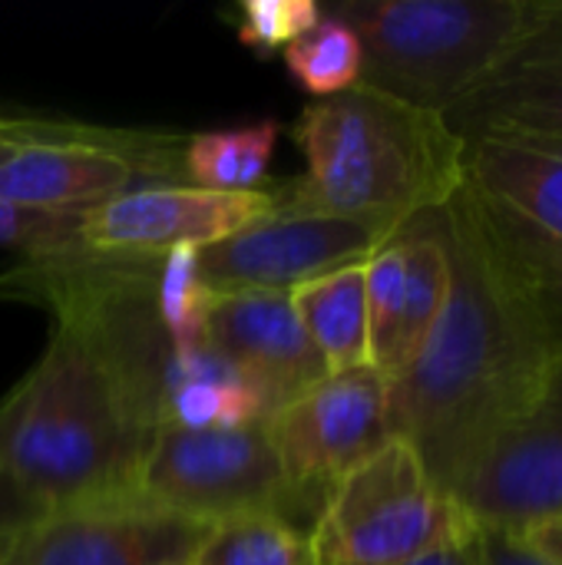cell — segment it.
Instances as JSON below:
<instances>
[{
  "label": "cell",
  "mask_w": 562,
  "mask_h": 565,
  "mask_svg": "<svg viewBox=\"0 0 562 565\" xmlns=\"http://www.w3.org/2000/svg\"><path fill=\"white\" fill-rule=\"evenodd\" d=\"M182 152L169 136L86 126L63 142L17 146L0 162V199L40 212H93L139 185L185 182Z\"/></svg>",
  "instance_id": "7"
},
{
  "label": "cell",
  "mask_w": 562,
  "mask_h": 565,
  "mask_svg": "<svg viewBox=\"0 0 562 565\" xmlns=\"http://www.w3.org/2000/svg\"><path fill=\"white\" fill-rule=\"evenodd\" d=\"M520 536L527 540V546L547 559L550 565H562V520H550V523H537L530 530H520Z\"/></svg>",
  "instance_id": "27"
},
{
  "label": "cell",
  "mask_w": 562,
  "mask_h": 565,
  "mask_svg": "<svg viewBox=\"0 0 562 565\" xmlns=\"http://www.w3.org/2000/svg\"><path fill=\"white\" fill-rule=\"evenodd\" d=\"M431 218L447 248L450 288L427 344L388 384V427L454 493L533 407L562 348L540 308L537 278L464 189Z\"/></svg>",
  "instance_id": "1"
},
{
  "label": "cell",
  "mask_w": 562,
  "mask_h": 565,
  "mask_svg": "<svg viewBox=\"0 0 562 565\" xmlns=\"http://www.w3.org/2000/svg\"><path fill=\"white\" fill-rule=\"evenodd\" d=\"M278 142L275 122H252L238 129H212L185 139V182L212 192L262 189L268 159Z\"/></svg>",
  "instance_id": "18"
},
{
  "label": "cell",
  "mask_w": 562,
  "mask_h": 565,
  "mask_svg": "<svg viewBox=\"0 0 562 565\" xmlns=\"http://www.w3.org/2000/svg\"><path fill=\"white\" fill-rule=\"evenodd\" d=\"M46 513L0 470V559L10 553V546L43 520Z\"/></svg>",
  "instance_id": "24"
},
{
  "label": "cell",
  "mask_w": 562,
  "mask_h": 565,
  "mask_svg": "<svg viewBox=\"0 0 562 565\" xmlns=\"http://www.w3.org/2000/svg\"><path fill=\"white\" fill-rule=\"evenodd\" d=\"M288 298L301 328L318 348L328 374L371 367L364 265H351L318 281H308L295 288Z\"/></svg>",
  "instance_id": "16"
},
{
  "label": "cell",
  "mask_w": 562,
  "mask_h": 565,
  "mask_svg": "<svg viewBox=\"0 0 562 565\" xmlns=\"http://www.w3.org/2000/svg\"><path fill=\"white\" fill-rule=\"evenodd\" d=\"M265 420L255 391L225 367L205 348L179 351L166 387V424L162 427H245Z\"/></svg>",
  "instance_id": "17"
},
{
  "label": "cell",
  "mask_w": 562,
  "mask_h": 565,
  "mask_svg": "<svg viewBox=\"0 0 562 565\" xmlns=\"http://www.w3.org/2000/svg\"><path fill=\"white\" fill-rule=\"evenodd\" d=\"M202 344L255 391L265 417L328 377V367L301 328L288 295H212Z\"/></svg>",
  "instance_id": "14"
},
{
  "label": "cell",
  "mask_w": 562,
  "mask_h": 565,
  "mask_svg": "<svg viewBox=\"0 0 562 565\" xmlns=\"http://www.w3.org/2000/svg\"><path fill=\"white\" fill-rule=\"evenodd\" d=\"M209 305H212V291L199 278V252L195 248L166 252L159 258V275H156V311L176 351L205 348L202 324Z\"/></svg>",
  "instance_id": "21"
},
{
  "label": "cell",
  "mask_w": 562,
  "mask_h": 565,
  "mask_svg": "<svg viewBox=\"0 0 562 565\" xmlns=\"http://www.w3.org/2000/svg\"><path fill=\"white\" fill-rule=\"evenodd\" d=\"M136 500L199 523H222L245 513H275L301 526L318 503L301 497L275 454L265 420L245 427H159L136 477Z\"/></svg>",
  "instance_id": "6"
},
{
  "label": "cell",
  "mask_w": 562,
  "mask_h": 565,
  "mask_svg": "<svg viewBox=\"0 0 562 565\" xmlns=\"http://www.w3.org/2000/svg\"><path fill=\"white\" fill-rule=\"evenodd\" d=\"M86 129V122L66 119H36V116H7L0 113V136H17L26 142H63Z\"/></svg>",
  "instance_id": "26"
},
{
  "label": "cell",
  "mask_w": 562,
  "mask_h": 565,
  "mask_svg": "<svg viewBox=\"0 0 562 565\" xmlns=\"http://www.w3.org/2000/svg\"><path fill=\"white\" fill-rule=\"evenodd\" d=\"M477 533L470 513L401 437L335 480L308 530L321 565H407Z\"/></svg>",
  "instance_id": "5"
},
{
  "label": "cell",
  "mask_w": 562,
  "mask_h": 565,
  "mask_svg": "<svg viewBox=\"0 0 562 565\" xmlns=\"http://www.w3.org/2000/svg\"><path fill=\"white\" fill-rule=\"evenodd\" d=\"M291 139L305 175L272 189L278 212L371 218L404 232L464 189L467 142L447 116L368 83L305 106Z\"/></svg>",
  "instance_id": "3"
},
{
  "label": "cell",
  "mask_w": 562,
  "mask_h": 565,
  "mask_svg": "<svg viewBox=\"0 0 562 565\" xmlns=\"http://www.w3.org/2000/svg\"><path fill=\"white\" fill-rule=\"evenodd\" d=\"M537 295H540V308L547 315V324H550L556 344L562 348V271L537 278Z\"/></svg>",
  "instance_id": "28"
},
{
  "label": "cell",
  "mask_w": 562,
  "mask_h": 565,
  "mask_svg": "<svg viewBox=\"0 0 562 565\" xmlns=\"http://www.w3.org/2000/svg\"><path fill=\"white\" fill-rule=\"evenodd\" d=\"M397 235L401 228L371 218L275 209L248 228L202 248L199 278L212 295H291L308 281L364 265Z\"/></svg>",
  "instance_id": "8"
},
{
  "label": "cell",
  "mask_w": 562,
  "mask_h": 565,
  "mask_svg": "<svg viewBox=\"0 0 562 565\" xmlns=\"http://www.w3.org/2000/svg\"><path fill=\"white\" fill-rule=\"evenodd\" d=\"M321 10L361 40V83L447 116L527 36L540 0H338Z\"/></svg>",
  "instance_id": "4"
},
{
  "label": "cell",
  "mask_w": 562,
  "mask_h": 565,
  "mask_svg": "<svg viewBox=\"0 0 562 565\" xmlns=\"http://www.w3.org/2000/svg\"><path fill=\"white\" fill-rule=\"evenodd\" d=\"M209 530L139 500L46 513L0 565H192Z\"/></svg>",
  "instance_id": "13"
},
{
  "label": "cell",
  "mask_w": 562,
  "mask_h": 565,
  "mask_svg": "<svg viewBox=\"0 0 562 565\" xmlns=\"http://www.w3.org/2000/svg\"><path fill=\"white\" fill-rule=\"evenodd\" d=\"M480 530H530L562 520V358L523 420L450 493Z\"/></svg>",
  "instance_id": "11"
},
{
  "label": "cell",
  "mask_w": 562,
  "mask_h": 565,
  "mask_svg": "<svg viewBox=\"0 0 562 565\" xmlns=\"http://www.w3.org/2000/svg\"><path fill=\"white\" fill-rule=\"evenodd\" d=\"M288 483L321 507L325 490L391 440L388 381L374 367L328 374L265 417Z\"/></svg>",
  "instance_id": "10"
},
{
  "label": "cell",
  "mask_w": 562,
  "mask_h": 565,
  "mask_svg": "<svg viewBox=\"0 0 562 565\" xmlns=\"http://www.w3.org/2000/svg\"><path fill=\"white\" fill-rule=\"evenodd\" d=\"M192 565H321L308 530L275 513H245L209 530Z\"/></svg>",
  "instance_id": "19"
},
{
  "label": "cell",
  "mask_w": 562,
  "mask_h": 565,
  "mask_svg": "<svg viewBox=\"0 0 562 565\" xmlns=\"http://www.w3.org/2000/svg\"><path fill=\"white\" fill-rule=\"evenodd\" d=\"M17 146H30V142H26V139H17V136H0V162H3Z\"/></svg>",
  "instance_id": "30"
},
{
  "label": "cell",
  "mask_w": 562,
  "mask_h": 565,
  "mask_svg": "<svg viewBox=\"0 0 562 565\" xmlns=\"http://www.w3.org/2000/svg\"><path fill=\"white\" fill-rule=\"evenodd\" d=\"M321 17L325 10L311 0H245L235 7V30L248 50L272 56L318 26Z\"/></svg>",
  "instance_id": "22"
},
{
  "label": "cell",
  "mask_w": 562,
  "mask_h": 565,
  "mask_svg": "<svg viewBox=\"0 0 562 565\" xmlns=\"http://www.w3.org/2000/svg\"><path fill=\"white\" fill-rule=\"evenodd\" d=\"M460 139L520 136L562 146V0L540 13L500 70L447 113Z\"/></svg>",
  "instance_id": "15"
},
{
  "label": "cell",
  "mask_w": 562,
  "mask_h": 565,
  "mask_svg": "<svg viewBox=\"0 0 562 565\" xmlns=\"http://www.w3.org/2000/svg\"><path fill=\"white\" fill-rule=\"evenodd\" d=\"M83 215L86 212H40L0 199V252H20L23 258H36L79 248Z\"/></svg>",
  "instance_id": "23"
},
{
  "label": "cell",
  "mask_w": 562,
  "mask_h": 565,
  "mask_svg": "<svg viewBox=\"0 0 562 565\" xmlns=\"http://www.w3.org/2000/svg\"><path fill=\"white\" fill-rule=\"evenodd\" d=\"M275 212L272 189L212 192L189 182L139 185L83 215L79 242L103 255H166L209 248Z\"/></svg>",
  "instance_id": "12"
},
{
  "label": "cell",
  "mask_w": 562,
  "mask_h": 565,
  "mask_svg": "<svg viewBox=\"0 0 562 565\" xmlns=\"http://www.w3.org/2000/svg\"><path fill=\"white\" fill-rule=\"evenodd\" d=\"M464 192L533 275L562 271V146L520 136L464 139Z\"/></svg>",
  "instance_id": "9"
},
{
  "label": "cell",
  "mask_w": 562,
  "mask_h": 565,
  "mask_svg": "<svg viewBox=\"0 0 562 565\" xmlns=\"http://www.w3.org/2000/svg\"><path fill=\"white\" fill-rule=\"evenodd\" d=\"M288 73L318 99L338 96L361 83L364 73V50L351 26L335 17H321L305 36L282 50Z\"/></svg>",
  "instance_id": "20"
},
{
  "label": "cell",
  "mask_w": 562,
  "mask_h": 565,
  "mask_svg": "<svg viewBox=\"0 0 562 565\" xmlns=\"http://www.w3.org/2000/svg\"><path fill=\"white\" fill-rule=\"evenodd\" d=\"M156 430L106 358L53 324L40 361L0 397V470L43 513L129 503Z\"/></svg>",
  "instance_id": "2"
},
{
  "label": "cell",
  "mask_w": 562,
  "mask_h": 565,
  "mask_svg": "<svg viewBox=\"0 0 562 565\" xmlns=\"http://www.w3.org/2000/svg\"><path fill=\"white\" fill-rule=\"evenodd\" d=\"M477 553H480V565H550L513 530H480Z\"/></svg>",
  "instance_id": "25"
},
{
  "label": "cell",
  "mask_w": 562,
  "mask_h": 565,
  "mask_svg": "<svg viewBox=\"0 0 562 565\" xmlns=\"http://www.w3.org/2000/svg\"><path fill=\"white\" fill-rule=\"evenodd\" d=\"M407 565H480V553H477V536L464 546H454V550H441V553H431L417 563Z\"/></svg>",
  "instance_id": "29"
}]
</instances>
